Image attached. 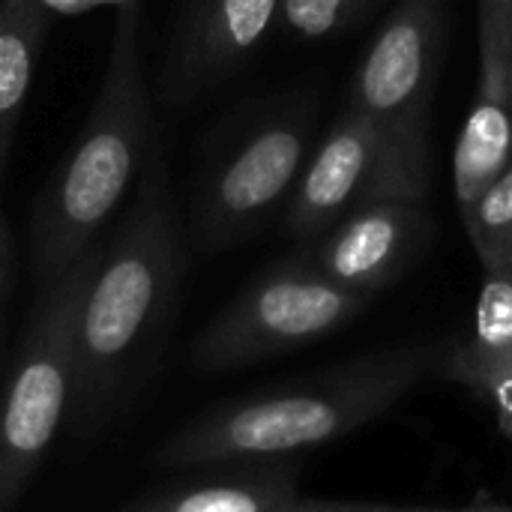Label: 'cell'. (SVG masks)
<instances>
[{
	"label": "cell",
	"mask_w": 512,
	"mask_h": 512,
	"mask_svg": "<svg viewBox=\"0 0 512 512\" xmlns=\"http://www.w3.org/2000/svg\"><path fill=\"white\" fill-rule=\"evenodd\" d=\"M447 351L438 342L390 345L318 375L231 399L165 438L153 462L171 471H198L288 459L333 444L384 417L429 375H441Z\"/></svg>",
	"instance_id": "7a4b0ae2"
},
{
	"label": "cell",
	"mask_w": 512,
	"mask_h": 512,
	"mask_svg": "<svg viewBox=\"0 0 512 512\" xmlns=\"http://www.w3.org/2000/svg\"><path fill=\"white\" fill-rule=\"evenodd\" d=\"M512 369V273L483 270L471 336L450 348L441 375L459 381L474 396L498 375Z\"/></svg>",
	"instance_id": "4fadbf2b"
},
{
	"label": "cell",
	"mask_w": 512,
	"mask_h": 512,
	"mask_svg": "<svg viewBox=\"0 0 512 512\" xmlns=\"http://www.w3.org/2000/svg\"><path fill=\"white\" fill-rule=\"evenodd\" d=\"M512 162V12L480 6L477 96L453 153L459 210Z\"/></svg>",
	"instance_id": "30bf717a"
},
{
	"label": "cell",
	"mask_w": 512,
	"mask_h": 512,
	"mask_svg": "<svg viewBox=\"0 0 512 512\" xmlns=\"http://www.w3.org/2000/svg\"><path fill=\"white\" fill-rule=\"evenodd\" d=\"M426 189V123L396 126L348 108L297 177L288 231L312 240L360 207L396 198L423 201Z\"/></svg>",
	"instance_id": "5b68a950"
},
{
	"label": "cell",
	"mask_w": 512,
	"mask_h": 512,
	"mask_svg": "<svg viewBox=\"0 0 512 512\" xmlns=\"http://www.w3.org/2000/svg\"><path fill=\"white\" fill-rule=\"evenodd\" d=\"M279 21V0H192L171 54V93L192 96L240 66Z\"/></svg>",
	"instance_id": "8fae6325"
},
{
	"label": "cell",
	"mask_w": 512,
	"mask_h": 512,
	"mask_svg": "<svg viewBox=\"0 0 512 512\" xmlns=\"http://www.w3.org/2000/svg\"><path fill=\"white\" fill-rule=\"evenodd\" d=\"M0 297H3V291H0Z\"/></svg>",
	"instance_id": "603a6c76"
},
{
	"label": "cell",
	"mask_w": 512,
	"mask_h": 512,
	"mask_svg": "<svg viewBox=\"0 0 512 512\" xmlns=\"http://www.w3.org/2000/svg\"><path fill=\"white\" fill-rule=\"evenodd\" d=\"M363 0H279V21L303 39H324L342 30Z\"/></svg>",
	"instance_id": "2e32d148"
},
{
	"label": "cell",
	"mask_w": 512,
	"mask_h": 512,
	"mask_svg": "<svg viewBox=\"0 0 512 512\" xmlns=\"http://www.w3.org/2000/svg\"><path fill=\"white\" fill-rule=\"evenodd\" d=\"M99 246L60 279L42 285L30 327L0 393V512H12L63 426L78 387L75 318Z\"/></svg>",
	"instance_id": "277c9868"
},
{
	"label": "cell",
	"mask_w": 512,
	"mask_h": 512,
	"mask_svg": "<svg viewBox=\"0 0 512 512\" xmlns=\"http://www.w3.org/2000/svg\"><path fill=\"white\" fill-rule=\"evenodd\" d=\"M285 512H357L354 501H315V498H297Z\"/></svg>",
	"instance_id": "ac0fdd59"
},
{
	"label": "cell",
	"mask_w": 512,
	"mask_h": 512,
	"mask_svg": "<svg viewBox=\"0 0 512 512\" xmlns=\"http://www.w3.org/2000/svg\"><path fill=\"white\" fill-rule=\"evenodd\" d=\"M369 300L330 282L306 261L273 267L195 336L189 366L213 375L300 351L348 327Z\"/></svg>",
	"instance_id": "8992f818"
},
{
	"label": "cell",
	"mask_w": 512,
	"mask_h": 512,
	"mask_svg": "<svg viewBox=\"0 0 512 512\" xmlns=\"http://www.w3.org/2000/svg\"><path fill=\"white\" fill-rule=\"evenodd\" d=\"M462 219L483 270L512 273V162L462 207Z\"/></svg>",
	"instance_id": "9a60e30c"
},
{
	"label": "cell",
	"mask_w": 512,
	"mask_h": 512,
	"mask_svg": "<svg viewBox=\"0 0 512 512\" xmlns=\"http://www.w3.org/2000/svg\"><path fill=\"white\" fill-rule=\"evenodd\" d=\"M198 471L204 474L144 492L117 512H285L300 498V465L291 456Z\"/></svg>",
	"instance_id": "7c38bea8"
},
{
	"label": "cell",
	"mask_w": 512,
	"mask_h": 512,
	"mask_svg": "<svg viewBox=\"0 0 512 512\" xmlns=\"http://www.w3.org/2000/svg\"><path fill=\"white\" fill-rule=\"evenodd\" d=\"M6 273H9V231H6V219L0 213V291H3Z\"/></svg>",
	"instance_id": "ffe728a7"
},
{
	"label": "cell",
	"mask_w": 512,
	"mask_h": 512,
	"mask_svg": "<svg viewBox=\"0 0 512 512\" xmlns=\"http://www.w3.org/2000/svg\"><path fill=\"white\" fill-rule=\"evenodd\" d=\"M183 279V234L162 159L150 162L138 201L126 213L78 300V387L69 426L90 438L141 393L171 330Z\"/></svg>",
	"instance_id": "6da1fadb"
},
{
	"label": "cell",
	"mask_w": 512,
	"mask_h": 512,
	"mask_svg": "<svg viewBox=\"0 0 512 512\" xmlns=\"http://www.w3.org/2000/svg\"><path fill=\"white\" fill-rule=\"evenodd\" d=\"M135 3L114 18L99 90L84 126L45 183L30 225L39 285L60 279L90 249L129 195L150 144V93L138 42Z\"/></svg>",
	"instance_id": "3957f363"
},
{
	"label": "cell",
	"mask_w": 512,
	"mask_h": 512,
	"mask_svg": "<svg viewBox=\"0 0 512 512\" xmlns=\"http://www.w3.org/2000/svg\"><path fill=\"white\" fill-rule=\"evenodd\" d=\"M45 33L48 9L42 0H0V180Z\"/></svg>",
	"instance_id": "5bb4252c"
},
{
	"label": "cell",
	"mask_w": 512,
	"mask_h": 512,
	"mask_svg": "<svg viewBox=\"0 0 512 512\" xmlns=\"http://www.w3.org/2000/svg\"><path fill=\"white\" fill-rule=\"evenodd\" d=\"M477 396H480L483 402L492 405L501 432H504L507 438H512V369L510 372H504V375H498V378H492Z\"/></svg>",
	"instance_id": "e0dca14e"
},
{
	"label": "cell",
	"mask_w": 512,
	"mask_h": 512,
	"mask_svg": "<svg viewBox=\"0 0 512 512\" xmlns=\"http://www.w3.org/2000/svg\"><path fill=\"white\" fill-rule=\"evenodd\" d=\"M426 240L429 213L423 201H378L336 222L324 243L303 261L330 282L372 297L420 258Z\"/></svg>",
	"instance_id": "9c48e42d"
},
{
	"label": "cell",
	"mask_w": 512,
	"mask_h": 512,
	"mask_svg": "<svg viewBox=\"0 0 512 512\" xmlns=\"http://www.w3.org/2000/svg\"><path fill=\"white\" fill-rule=\"evenodd\" d=\"M447 512H512V507H504V504H474V507H465V510Z\"/></svg>",
	"instance_id": "44dd1931"
},
{
	"label": "cell",
	"mask_w": 512,
	"mask_h": 512,
	"mask_svg": "<svg viewBox=\"0 0 512 512\" xmlns=\"http://www.w3.org/2000/svg\"><path fill=\"white\" fill-rule=\"evenodd\" d=\"M357 512H447L441 507H393V504H369V501H354Z\"/></svg>",
	"instance_id": "d6986e66"
},
{
	"label": "cell",
	"mask_w": 512,
	"mask_h": 512,
	"mask_svg": "<svg viewBox=\"0 0 512 512\" xmlns=\"http://www.w3.org/2000/svg\"><path fill=\"white\" fill-rule=\"evenodd\" d=\"M312 117L306 111L261 123L201 183L192 210V237L204 252H219L249 237L273 207L294 192L306 165Z\"/></svg>",
	"instance_id": "52a82bcc"
},
{
	"label": "cell",
	"mask_w": 512,
	"mask_h": 512,
	"mask_svg": "<svg viewBox=\"0 0 512 512\" xmlns=\"http://www.w3.org/2000/svg\"><path fill=\"white\" fill-rule=\"evenodd\" d=\"M480 6H495V9H510L512 12V0H480Z\"/></svg>",
	"instance_id": "7402d4cb"
},
{
	"label": "cell",
	"mask_w": 512,
	"mask_h": 512,
	"mask_svg": "<svg viewBox=\"0 0 512 512\" xmlns=\"http://www.w3.org/2000/svg\"><path fill=\"white\" fill-rule=\"evenodd\" d=\"M444 0H402L372 39L351 90V108L384 123H426Z\"/></svg>",
	"instance_id": "ba28073f"
}]
</instances>
